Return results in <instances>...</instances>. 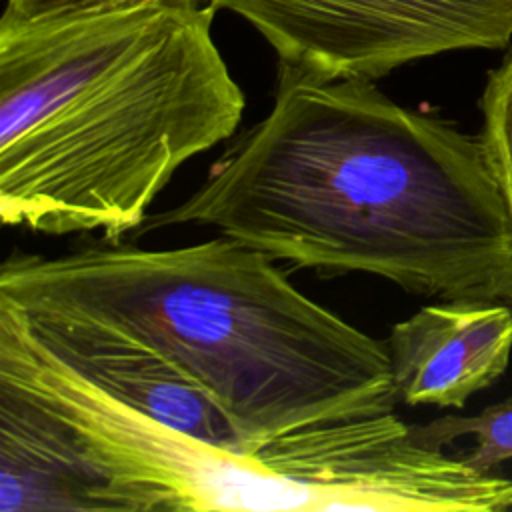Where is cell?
Masks as SVG:
<instances>
[{"label":"cell","instance_id":"6da1fadb","mask_svg":"<svg viewBox=\"0 0 512 512\" xmlns=\"http://www.w3.org/2000/svg\"><path fill=\"white\" fill-rule=\"evenodd\" d=\"M202 224L298 268L512 306V222L482 142L372 80L278 64L270 112L136 234Z\"/></svg>","mask_w":512,"mask_h":512},{"label":"cell","instance_id":"7a4b0ae2","mask_svg":"<svg viewBox=\"0 0 512 512\" xmlns=\"http://www.w3.org/2000/svg\"><path fill=\"white\" fill-rule=\"evenodd\" d=\"M0 300L30 318L146 346L228 414L248 454L314 424L394 412L386 340L300 292L232 238L144 250L10 254Z\"/></svg>","mask_w":512,"mask_h":512},{"label":"cell","instance_id":"3957f363","mask_svg":"<svg viewBox=\"0 0 512 512\" xmlns=\"http://www.w3.org/2000/svg\"><path fill=\"white\" fill-rule=\"evenodd\" d=\"M216 10L92 16L0 34V220L118 240L246 106Z\"/></svg>","mask_w":512,"mask_h":512},{"label":"cell","instance_id":"277c9868","mask_svg":"<svg viewBox=\"0 0 512 512\" xmlns=\"http://www.w3.org/2000/svg\"><path fill=\"white\" fill-rule=\"evenodd\" d=\"M244 18L286 64L318 78L378 80L454 50L512 42V0H210Z\"/></svg>","mask_w":512,"mask_h":512},{"label":"cell","instance_id":"5b68a950","mask_svg":"<svg viewBox=\"0 0 512 512\" xmlns=\"http://www.w3.org/2000/svg\"><path fill=\"white\" fill-rule=\"evenodd\" d=\"M386 344L400 402L462 408L508 368L512 306L486 300L428 304L394 324Z\"/></svg>","mask_w":512,"mask_h":512},{"label":"cell","instance_id":"8992f818","mask_svg":"<svg viewBox=\"0 0 512 512\" xmlns=\"http://www.w3.org/2000/svg\"><path fill=\"white\" fill-rule=\"evenodd\" d=\"M28 320L66 364L120 404L188 436L246 452L228 414L172 360L122 338Z\"/></svg>","mask_w":512,"mask_h":512},{"label":"cell","instance_id":"52a82bcc","mask_svg":"<svg viewBox=\"0 0 512 512\" xmlns=\"http://www.w3.org/2000/svg\"><path fill=\"white\" fill-rule=\"evenodd\" d=\"M0 512H94L86 474L38 408L0 390Z\"/></svg>","mask_w":512,"mask_h":512},{"label":"cell","instance_id":"ba28073f","mask_svg":"<svg viewBox=\"0 0 512 512\" xmlns=\"http://www.w3.org/2000/svg\"><path fill=\"white\" fill-rule=\"evenodd\" d=\"M416 438L432 448H444L456 438L474 436L476 444L464 460L480 472H492L512 458V396L486 406L474 416H440L412 426Z\"/></svg>","mask_w":512,"mask_h":512},{"label":"cell","instance_id":"9c48e42d","mask_svg":"<svg viewBox=\"0 0 512 512\" xmlns=\"http://www.w3.org/2000/svg\"><path fill=\"white\" fill-rule=\"evenodd\" d=\"M194 8H200V0H6V8L0 18V34H14L92 16L142 10L180 12Z\"/></svg>","mask_w":512,"mask_h":512},{"label":"cell","instance_id":"30bf717a","mask_svg":"<svg viewBox=\"0 0 512 512\" xmlns=\"http://www.w3.org/2000/svg\"><path fill=\"white\" fill-rule=\"evenodd\" d=\"M478 106L482 112L478 138L512 222V50L490 70Z\"/></svg>","mask_w":512,"mask_h":512}]
</instances>
